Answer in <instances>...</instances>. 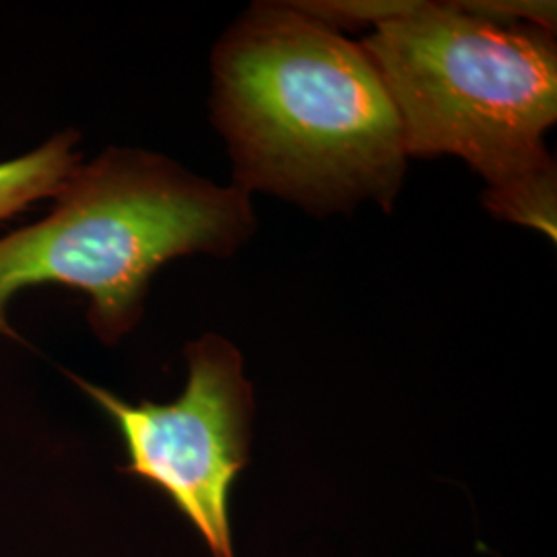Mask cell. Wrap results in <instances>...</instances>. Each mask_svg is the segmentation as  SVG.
Masks as SVG:
<instances>
[{"label":"cell","mask_w":557,"mask_h":557,"mask_svg":"<svg viewBox=\"0 0 557 557\" xmlns=\"http://www.w3.org/2000/svg\"><path fill=\"white\" fill-rule=\"evenodd\" d=\"M46 220L0 238V333L9 299L60 283L91 298L89 322L116 341L140 317L153 273L188 255L227 257L255 230L248 193L220 188L174 161L108 149L62 182Z\"/></svg>","instance_id":"3957f363"},{"label":"cell","mask_w":557,"mask_h":557,"mask_svg":"<svg viewBox=\"0 0 557 557\" xmlns=\"http://www.w3.org/2000/svg\"><path fill=\"white\" fill-rule=\"evenodd\" d=\"M75 133L46 140L36 151L0 163V221L25 211L32 202L54 197L62 182L79 168Z\"/></svg>","instance_id":"5b68a950"},{"label":"cell","mask_w":557,"mask_h":557,"mask_svg":"<svg viewBox=\"0 0 557 557\" xmlns=\"http://www.w3.org/2000/svg\"><path fill=\"white\" fill-rule=\"evenodd\" d=\"M238 188L304 207H391L405 174L395 103L361 44L294 7H257L213 60Z\"/></svg>","instance_id":"6da1fadb"},{"label":"cell","mask_w":557,"mask_h":557,"mask_svg":"<svg viewBox=\"0 0 557 557\" xmlns=\"http://www.w3.org/2000/svg\"><path fill=\"white\" fill-rule=\"evenodd\" d=\"M188 382L174 403H128L69 374L112 419L128 465L120 473L143 479L174 504L213 557H234L230 494L250 455L252 386L242 356L225 338L207 335L186 347Z\"/></svg>","instance_id":"277c9868"},{"label":"cell","mask_w":557,"mask_h":557,"mask_svg":"<svg viewBox=\"0 0 557 557\" xmlns=\"http://www.w3.org/2000/svg\"><path fill=\"white\" fill-rule=\"evenodd\" d=\"M395 103L407 156L450 153L490 184L487 207L556 238V44L537 23L409 2L361 44Z\"/></svg>","instance_id":"7a4b0ae2"}]
</instances>
